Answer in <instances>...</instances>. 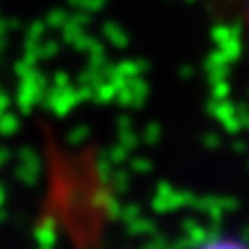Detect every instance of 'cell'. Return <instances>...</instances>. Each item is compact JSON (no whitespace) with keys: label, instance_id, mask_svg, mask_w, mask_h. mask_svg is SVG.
<instances>
[{"label":"cell","instance_id":"obj_1","mask_svg":"<svg viewBox=\"0 0 249 249\" xmlns=\"http://www.w3.org/2000/svg\"><path fill=\"white\" fill-rule=\"evenodd\" d=\"M197 249H249V245L238 238H210V241L201 243Z\"/></svg>","mask_w":249,"mask_h":249}]
</instances>
